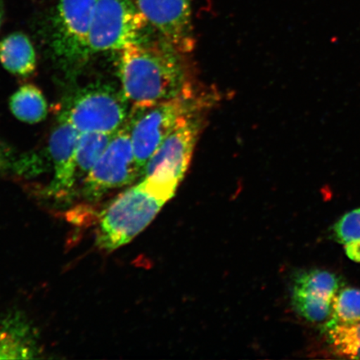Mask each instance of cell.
I'll return each mask as SVG.
<instances>
[{"instance_id": "18", "label": "cell", "mask_w": 360, "mask_h": 360, "mask_svg": "<svg viewBox=\"0 0 360 360\" xmlns=\"http://www.w3.org/2000/svg\"><path fill=\"white\" fill-rule=\"evenodd\" d=\"M333 229L335 240L342 245L360 243V208L342 216Z\"/></svg>"}, {"instance_id": "20", "label": "cell", "mask_w": 360, "mask_h": 360, "mask_svg": "<svg viewBox=\"0 0 360 360\" xmlns=\"http://www.w3.org/2000/svg\"><path fill=\"white\" fill-rule=\"evenodd\" d=\"M7 166V158L4 151L0 148V171H2Z\"/></svg>"}, {"instance_id": "19", "label": "cell", "mask_w": 360, "mask_h": 360, "mask_svg": "<svg viewBox=\"0 0 360 360\" xmlns=\"http://www.w3.org/2000/svg\"><path fill=\"white\" fill-rule=\"evenodd\" d=\"M345 246L349 259L360 262V243H350Z\"/></svg>"}, {"instance_id": "21", "label": "cell", "mask_w": 360, "mask_h": 360, "mask_svg": "<svg viewBox=\"0 0 360 360\" xmlns=\"http://www.w3.org/2000/svg\"><path fill=\"white\" fill-rule=\"evenodd\" d=\"M4 18V4L3 0H0V28H1Z\"/></svg>"}, {"instance_id": "4", "label": "cell", "mask_w": 360, "mask_h": 360, "mask_svg": "<svg viewBox=\"0 0 360 360\" xmlns=\"http://www.w3.org/2000/svg\"><path fill=\"white\" fill-rule=\"evenodd\" d=\"M148 25L131 0H97L89 35V53L120 51L145 39Z\"/></svg>"}, {"instance_id": "15", "label": "cell", "mask_w": 360, "mask_h": 360, "mask_svg": "<svg viewBox=\"0 0 360 360\" xmlns=\"http://www.w3.org/2000/svg\"><path fill=\"white\" fill-rule=\"evenodd\" d=\"M114 134L80 133L76 150V180L80 178L84 180L87 176L90 170L109 146Z\"/></svg>"}, {"instance_id": "9", "label": "cell", "mask_w": 360, "mask_h": 360, "mask_svg": "<svg viewBox=\"0 0 360 360\" xmlns=\"http://www.w3.org/2000/svg\"><path fill=\"white\" fill-rule=\"evenodd\" d=\"M148 25L179 52L193 47L192 0H135Z\"/></svg>"}, {"instance_id": "1", "label": "cell", "mask_w": 360, "mask_h": 360, "mask_svg": "<svg viewBox=\"0 0 360 360\" xmlns=\"http://www.w3.org/2000/svg\"><path fill=\"white\" fill-rule=\"evenodd\" d=\"M119 74L133 105H150L188 91L180 52L167 40L145 39L120 51Z\"/></svg>"}, {"instance_id": "7", "label": "cell", "mask_w": 360, "mask_h": 360, "mask_svg": "<svg viewBox=\"0 0 360 360\" xmlns=\"http://www.w3.org/2000/svg\"><path fill=\"white\" fill-rule=\"evenodd\" d=\"M97 0H60L52 20L51 45L62 67L74 70L90 55L89 35Z\"/></svg>"}, {"instance_id": "2", "label": "cell", "mask_w": 360, "mask_h": 360, "mask_svg": "<svg viewBox=\"0 0 360 360\" xmlns=\"http://www.w3.org/2000/svg\"><path fill=\"white\" fill-rule=\"evenodd\" d=\"M172 195L146 179L117 196L102 214L97 242L102 249L114 250L143 231Z\"/></svg>"}, {"instance_id": "10", "label": "cell", "mask_w": 360, "mask_h": 360, "mask_svg": "<svg viewBox=\"0 0 360 360\" xmlns=\"http://www.w3.org/2000/svg\"><path fill=\"white\" fill-rule=\"evenodd\" d=\"M340 290V278L334 273L321 269L300 273L292 285V306L306 321H325Z\"/></svg>"}, {"instance_id": "12", "label": "cell", "mask_w": 360, "mask_h": 360, "mask_svg": "<svg viewBox=\"0 0 360 360\" xmlns=\"http://www.w3.org/2000/svg\"><path fill=\"white\" fill-rule=\"evenodd\" d=\"M40 354L34 328L19 314L0 317V359H32Z\"/></svg>"}, {"instance_id": "17", "label": "cell", "mask_w": 360, "mask_h": 360, "mask_svg": "<svg viewBox=\"0 0 360 360\" xmlns=\"http://www.w3.org/2000/svg\"><path fill=\"white\" fill-rule=\"evenodd\" d=\"M360 321V290L346 288L340 290L333 301L330 318L323 330L337 326L351 325Z\"/></svg>"}, {"instance_id": "11", "label": "cell", "mask_w": 360, "mask_h": 360, "mask_svg": "<svg viewBox=\"0 0 360 360\" xmlns=\"http://www.w3.org/2000/svg\"><path fill=\"white\" fill-rule=\"evenodd\" d=\"M80 132L62 110L49 138V150L53 161V179L49 190L55 195H68L76 182V150Z\"/></svg>"}, {"instance_id": "14", "label": "cell", "mask_w": 360, "mask_h": 360, "mask_svg": "<svg viewBox=\"0 0 360 360\" xmlns=\"http://www.w3.org/2000/svg\"><path fill=\"white\" fill-rule=\"evenodd\" d=\"M12 114L22 122L37 124L48 115V103L41 90L25 84L13 94L10 101Z\"/></svg>"}, {"instance_id": "6", "label": "cell", "mask_w": 360, "mask_h": 360, "mask_svg": "<svg viewBox=\"0 0 360 360\" xmlns=\"http://www.w3.org/2000/svg\"><path fill=\"white\" fill-rule=\"evenodd\" d=\"M123 91L108 84L81 89L65 108L68 118L80 133L114 134L128 120V103Z\"/></svg>"}, {"instance_id": "5", "label": "cell", "mask_w": 360, "mask_h": 360, "mask_svg": "<svg viewBox=\"0 0 360 360\" xmlns=\"http://www.w3.org/2000/svg\"><path fill=\"white\" fill-rule=\"evenodd\" d=\"M201 121L193 110L184 115L161 143L143 169V176L175 192L191 164Z\"/></svg>"}, {"instance_id": "3", "label": "cell", "mask_w": 360, "mask_h": 360, "mask_svg": "<svg viewBox=\"0 0 360 360\" xmlns=\"http://www.w3.org/2000/svg\"><path fill=\"white\" fill-rule=\"evenodd\" d=\"M190 92L150 105H133L127 120L135 160L142 175L148 161L184 115L193 110Z\"/></svg>"}, {"instance_id": "13", "label": "cell", "mask_w": 360, "mask_h": 360, "mask_svg": "<svg viewBox=\"0 0 360 360\" xmlns=\"http://www.w3.org/2000/svg\"><path fill=\"white\" fill-rule=\"evenodd\" d=\"M0 63L13 75L26 77L37 65L34 45L25 34L13 33L0 41Z\"/></svg>"}, {"instance_id": "8", "label": "cell", "mask_w": 360, "mask_h": 360, "mask_svg": "<svg viewBox=\"0 0 360 360\" xmlns=\"http://www.w3.org/2000/svg\"><path fill=\"white\" fill-rule=\"evenodd\" d=\"M141 175L126 121L84 179V191L88 197L98 198L115 188L129 186Z\"/></svg>"}, {"instance_id": "16", "label": "cell", "mask_w": 360, "mask_h": 360, "mask_svg": "<svg viewBox=\"0 0 360 360\" xmlns=\"http://www.w3.org/2000/svg\"><path fill=\"white\" fill-rule=\"evenodd\" d=\"M331 353L338 357L360 359V321L323 330Z\"/></svg>"}]
</instances>
